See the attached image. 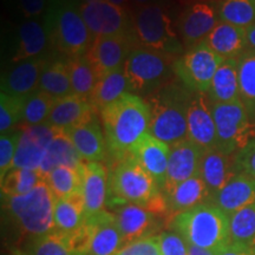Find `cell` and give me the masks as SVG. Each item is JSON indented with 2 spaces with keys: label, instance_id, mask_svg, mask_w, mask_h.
Instances as JSON below:
<instances>
[{
  "label": "cell",
  "instance_id": "cell-1",
  "mask_svg": "<svg viewBox=\"0 0 255 255\" xmlns=\"http://www.w3.org/2000/svg\"><path fill=\"white\" fill-rule=\"evenodd\" d=\"M108 155L115 162L130 155L138 139L149 132L151 114L141 96L127 92L101 111Z\"/></svg>",
  "mask_w": 255,
  "mask_h": 255
},
{
  "label": "cell",
  "instance_id": "cell-2",
  "mask_svg": "<svg viewBox=\"0 0 255 255\" xmlns=\"http://www.w3.org/2000/svg\"><path fill=\"white\" fill-rule=\"evenodd\" d=\"M195 91L182 82H169L149 96L151 121L149 132L168 145L187 139L188 110Z\"/></svg>",
  "mask_w": 255,
  "mask_h": 255
},
{
  "label": "cell",
  "instance_id": "cell-3",
  "mask_svg": "<svg viewBox=\"0 0 255 255\" xmlns=\"http://www.w3.org/2000/svg\"><path fill=\"white\" fill-rule=\"evenodd\" d=\"M190 246L219 252L231 244L229 215L212 202H206L174 216L168 223Z\"/></svg>",
  "mask_w": 255,
  "mask_h": 255
},
{
  "label": "cell",
  "instance_id": "cell-4",
  "mask_svg": "<svg viewBox=\"0 0 255 255\" xmlns=\"http://www.w3.org/2000/svg\"><path fill=\"white\" fill-rule=\"evenodd\" d=\"M79 4L81 0L47 5L44 19L50 44L68 59L87 55L95 39L82 17Z\"/></svg>",
  "mask_w": 255,
  "mask_h": 255
},
{
  "label": "cell",
  "instance_id": "cell-5",
  "mask_svg": "<svg viewBox=\"0 0 255 255\" xmlns=\"http://www.w3.org/2000/svg\"><path fill=\"white\" fill-rule=\"evenodd\" d=\"M131 34L136 47H143L176 56L183 51V43L175 31L165 6L159 2L133 8Z\"/></svg>",
  "mask_w": 255,
  "mask_h": 255
},
{
  "label": "cell",
  "instance_id": "cell-6",
  "mask_svg": "<svg viewBox=\"0 0 255 255\" xmlns=\"http://www.w3.org/2000/svg\"><path fill=\"white\" fill-rule=\"evenodd\" d=\"M56 197L45 181L30 193L20 196H2L4 207L21 229L30 237L38 238L56 231Z\"/></svg>",
  "mask_w": 255,
  "mask_h": 255
},
{
  "label": "cell",
  "instance_id": "cell-7",
  "mask_svg": "<svg viewBox=\"0 0 255 255\" xmlns=\"http://www.w3.org/2000/svg\"><path fill=\"white\" fill-rule=\"evenodd\" d=\"M159 189L157 183L144 168L131 155L115 162L109 174V195L108 206L133 203L144 207Z\"/></svg>",
  "mask_w": 255,
  "mask_h": 255
},
{
  "label": "cell",
  "instance_id": "cell-8",
  "mask_svg": "<svg viewBox=\"0 0 255 255\" xmlns=\"http://www.w3.org/2000/svg\"><path fill=\"white\" fill-rule=\"evenodd\" d=\"M177 58L167 53L136 47L129 53L123 69L130 92L149 97L168 84Z\"/></svg>",
  "mask_w": 255,
  "mask_h": 255
},
{
  "label": "cell",
  "instance_id": "cell-9",
  "mask_svg": "<svg viewBox=\"0 0 255 255\" xmlns=\"http://www.w3.org/2000/svg\"><path fill=\"white\" fill-rule=\"evenodd\" d=\"M220 151L235 156L255 138V126L242 102L212 104Z\"/></svg>",
  "mask_w": 255,
  "mask_h": 255
},
{
  "label": "cell",
  "instance_id": "cell-10",
  "mask_svg": "<svg viewBox=\"0 0 255 255\" xmlns=\"http://www.w3.org/2000/svg\"><path fill=\"white\" fill-rule=\"evenodd\" d=\"M223 62L225 59L203 40L175 60L174 73L188 89L207 94Z\"/></svg>",
  "mask_w": 255,
  "mask_h": 255
},
{
  "label": "cell",
  "instance_id": "cell-11",
  "mask_svg": "<svg viewBox=\"0 0 255 255\" xmlns=\"http://www.w3.org/2000/svg\"><path fill=\"white\" fill-rule=\"evenodd\" d=\"M79 11L92 36H124L131 33V13L108 0L82 2Z\"/></svg>",
  "mask_w": 255,
  "mask_h": 255
},
{
  "label": "cell",
  "instance_id": "cell-12",
  "mask_svg": "<svg viewBox=\"0 0 255 255\" xmlns=\"http://www.w3.org/2000/svg\"><path fill=\"white\" fill-rule=\"evenodd\" d=\"M133 49H136V45L131 33L96 37L85 56L101 78L114 70L123 68L128 56Z\"/></svg>",
  "mask_w": 255,
  "mask_h": 255
},
{
  "label": "cell",
  "instance_id": "cell-13",
  "mask_svg": "<svg viewBox=\"0 0 255 255\" xmlns=\"http://www.w3.org/2000/svg\"><path fill=\"white\" fill-rule=\"evenodd\" d=\"M113 209L124 246L141 239L157 237L156 233L161 231L162 222L158 216L143 206L126 203L114 207Z\"/></svg>",
  "mask_w": 255,
  "mask_h": 255
},
{
  "label": "cell",
  "instance_id": "cell-14",
  "mask_svg": "<svg viewBox=\"0 0 255 255\" xmlns=\"http://www.w3.org/2000/svg\"><path fill=\"white\" fill-rule=\"evenodd\" d=\"M58 130L49 124L26 127L21 130L20 139L14 157L13 168L37 169L40 168L51 142Z\"/></svg>",
  "mask_w": 255,
  "mask_h": 255
},
{
  "label": "cell",
  "instance_id": "cell-15",
  "mask_svg": "<svg viewBox=\"0 0 255 255\" xmlns=\"http://www.w3.org/2000/svg\"><path fill=\"white\" fill-rule=\"evenodd\" d=\"M188 139L203 151L216 149L218 135L212 103L205 94L195 92L188 110Z\"/></svg>",
  "mask_w": 255,
  "mask_h": 255
},
{
  "label": "cell",
  "instance_id": "cell-16",
  "mask_svg": "<svg viewBox=\"0 0 255 255\" xmlns=\"http://www.w3.org/2000/svg\"><path fill=\"white\" fill-rule=\"evenodd\" d=\"M130 155L154 177L159 189L163 191L170 157V145L156 138L150 132H146L132 146Z\"/></svg>",
  "mask_w": 255,
  "mask_h": 255
},
{
  "label": "cell",
  "instance_id": "cell-17",
  "mask_svg": "<svg viewBox=\"0 0 255 255\" xmlns=\"http://www.w3.org/2000/svg\"><path fill=\"white\" fill-rule=\"evenodd\" d=\"M203 150L189 139L170 146L167 178L163 193H169L177 184L200 175V162Z\"/></svg>",
  "mask_w": 255,
  "mask_h": 255
},
{
  "label": "cell",
  "instance_id": "cell-18",
  "mask_svg": "<svg viewBox=\"0 0 255 255\" xmlns=\"http://www.w3.org/2000/svg\"><path fill=\"white\" fill-rule=\"evenodd\" d=\"M85 221L90 228V239L84 255H116L124 247L114 213L104 210Z\"/></svg>",
  "mask_w": 255,
  "mask_h": 255
},
{
  "label": "cell",
  "instance_id": "cell-19",
  "mask_svg": "<svg viewBox=\"0 0 255 255\" xmlns=\"http://www.w3.org/2000/svg\"><path fill=\"white\" fill-rule=\"evenodd\" d=\"M218 25V14L207 2H195L184 9L178 19V32L184 45L190 47L206 40Z\"/></svg>",
  "mask_w": 255,
  "mask_h": 255
},
{
  "label": "cell",
  "instance_id": "cell-20",
  "mask_svg": "<svg viewBox=\"0 0 255 255\" xmlns=\"http://www.w3.org/2000/svg\"><path fill=\"white\" fill-rule=\"evenodd\" d=\"M82 195L85 219L104 212L109 195V176L107 168L101 162H85L83 165Z\"/></svg>",
  "mask_w": 255,
  "mask_h": 255
},
{
  "label": "cell",
  "instance_id": "cell-21",
  "mask_svg": "<svg viewBox=\"0 0 255 255\" xmlns=\"http://www.w3.org/2000/svg\"><path fill=\"white\" fill-rule=\"evenodd\" d=\"M85 162H102L108 156V146L97 114L91 119L64 131Z\"/></svg>",
  "mask_w": 255,
  "mask_h": 255
},
{
  "label": "cell",
  "instance_id": "cell-22",
  "mask_svg": "<svg viewBox=\"0 0 255 255\" xmlns=\"http://www.w3.org/2000/svg\"><path fill=\"white\" fill-rule=\"evenodd\" d=\"M43 56L15 64L1 78V94L25 98L36 91L44 68L47 64Z\"/></svg>",
  "mask_w": 255,
  "mask_h": 255
},
{
  "label": "cell",
  "instance_id": "cell-23",
  "mask_svg": "<svg viewBox=\"0 0 255 255\" xmlns=\"http://www.w3.org/2000/svg\"><path fill=\"white\" fill-rule=\"evenodd\" d=\"M97 113L98 110L89 98L72 94L56 100L46 124L57 130L66 131L91 119Z\"/></svg>",
  "mask_w": 255,
  "mask_h": 255
},
{
  "label": "cell",
  "instance_id": "cell-24",
  "mask_svg": "<svg viewBox=\"0 0 255 255\" xmlns=\"http://www.w3.org/2000/svg\"><path fill=\"white\" fill-rule=\"evenodd\" d=\"M237 174L235 156L225 154L219 149H209L202 152L200 162V176L208 188L210 200Z\"/></svg>",
  "mask_w": 255,
  "mask_h": 255
},
{
  "label": "cell",
  "instance_id": "cell-25",
  "mask_svg": "<svg viewBox=\"0 0 255 255\" xmlns=\"http://www.w3.org/2000/svg\"><path fill=\"white\" fill-rule=\"evenodd\" d=\"M227 215L255 203V178L245 174H237L210 200Z\"/></svg>",
  "mask_w": 255,
  "mask_h": 255
},
{
  "label": "cell",
  "instance_id": "cell-26",
  "mask_svg": "<svg viewBox=\"0 0 255 255\" xmlns=\"http://www.w3.org/2000/svg\"><path fill=\"white\" fill-rule=\"evenodd\" d=\"M205 41L223 59L239 58L248 50L246 28L225 21H219Z\"/></svg>",
  "mask_w": 255,
  "mask_h": 255
},
{
  "label": "cell",
  "instance_id": "cell-27",
  "mask_svg": "<svg viewBox=\"0 0 255 255\" xmlns=\"http://www.w3.org/2000/svg\"><path fill=\"white\" fill-rule=\"evenodd\" d=\"M164 195L168 201L170 220L180 213L210 202L209 190L200 175L177 184L169 193H164Z\"/></svg>",
  "mask_w": 255,
  "mask_h": 255
},
{
  "label": "cell",
  "instance_id": "cell-28",
  "mask_svg": "<svg viewBox=\"0 0 255 255\" xmlns=\"http://www.w3.org/2000/svg\"><path fill=\"white\" fill-rule=\"evenodd\" d=\"M207 97L212 104L241 102L238 58L225 59L220 65L207 92Z\"/></svg>",
  "mask_w": 255,
  "mask_h": 255
},
{
  "label": "cell",
  "instance_id": "cell-29",
  "mask_svg": "<svg viewBox=\"0 0 255 255\" xmlns=\"http://www.w3.org/2000/svg\"><path fill=\"white\" fill-rule=\"evenodd\" d=\"M50 44L45 25L37 20H27L19 28V43L13 62L38 58L45 52Z\"/></svg>",
  "mask_w": 255,
  "mask_h": 255
},
{
  "label": "cell",
  "instance_id": "cell-30",
  "mask_svg": "<svg viewBox=\"0 0 255 255\" xmlns=\"http://www.w3.org/2000/svg\"><path fill=\"white\" fill-rule=\"evenodd\" d=\"M85 223L84 199L81 193L72 194L64 199H57L55 206L56 232L71 235L79 231Z\"/></svg>",
  "mask_w": 255,
  "mask_h": 255
},
{
  "label": "cell",
  "instance_id": "cell-31",
  "mask_svg": "<svg viewBox=\"0 0 255 255\" xmlns=\"http://www.w3.org/2000/svg\"><path fill=\"white\" fill-rule=\"evenodd\" d=\"M84 162L85 161H83L78 151L76 150L75 145L70 141L68 135L62 130H58L53 141L51 142L49 149H47L39 170L45 177L50 171L58 167H62V165L81 168L84 164Z\"/></svg>",
  "mask_w": 255,
  "mask_h": 255
},
{
  "label": "cell",
  "instance_id": "cell-32",
  "mask_svg": "<svg viewBox=\"0 0 255 255\" xmlns=\"http://www.w3.org/2000/svg\"><path fill=\"white\" fill-rule=\"evenodd\" d=\"M127 91L130 92L129 83L124 73V69L120 68L98 79L89 100L96 109L101 111L107 105L119 100L121 96L127 94Z\"/></svg>",
  "mask_w": 255,
  "mask_h": 255
},
{
  "label": "cell",
  "instance_id": "cell-33",
  "mask_svg": "<svg viewBox=\"0 0 255 255\" xmlns=\"http://www.w3.org/2000/svg\"><path fill=\"white\" fill-rule=\"evenodd\" d=\"M38 89L55 100L72 95L73 91L66 60H49L41 72Z\"/></svg>",
  "mask_w": 255,
  "mask_h": 255
},
{
  "label": "cell",
  "instance_id": "cell-34",
  "mask_svg": "<svg viewBox=\"0 0 255 255\" xmlns=\"http://www.w3.org/2000/svg\"><path fill=\"white\" fill-rule=\"evenodd\" d=\"M240 98L255 126V52L248 49L238 58Z\"/></svg>",
  "mask_w": 255,
  "mask_h": 255
},
{
  "label": "cell",
  "instance_id": "cell-35",
  "mask_svg": "<svg viewBox=\"0 0 255 255\" xmlns=\"http://www.w3.org/2000/svg\"><path fill=\"white\" fill-rule=\"evenodd\" d=\"M83 165L81 168L62 165V167L53 169L46 175L45 182L56 199H64V197H68L72 194L81 193L83 183Z\"/></svg>",
  "mask_w": 255,
  "mask_h": 255
},
{
  "label": "cell",
  "instance_id": "cell-36",
  "mask_svg": "<svg viewBox=\"0 0 255 255\" xmlns=\"http://www.w3.org/2000/svg\"><path fill=\"white\" fill-rule=\"evenodd\" d=\"M66 63H68L73 94L81 97L90 98L100 79L90 60L87 56H81L66 59Z\"/></svg>",
  "mask_w": 255,
  "mask_h": 255
},
{
  "label": "cell",
  "instance_id": "cell-37",
  "mask_svg": "<svg viewBox=\"0 0 255 255\" xmlns=\"http://www.w3.org/2000/svg\"><path fill=\"white\" fill-rule=\"evenodd\" d=\"M45 181L39 169L13 168L1 180V195L6 197L20 196L30 193L38 184Z\"/></svg>",
  "mask_w": 255,
  "mask_h": 255
},
{
  "label": "cell",
  "instance_id": "cell-38",
  "mask_svg": "<svg viewBox=\"0 0 255 255\" xmlns=\"http://www.w3.org/2000/svg\"><path fill=\"white\" fill-rule=\"evenodd\" d=\"M231 242L255 247V203L229 215Z\"/></svg>",
  "mask_w": 255,
  "mask_h": 255
},
{
  "label": "cell",
  "instance_id": "cell-39",
  "mask_svg": "<svg viewBox=\"0 0 255 255\" xmlns=\"http://www.w3.org/2000/svg\"><path fill=\"white\" fill-rule=\"evenodd\" d=\"M56 100L50 95L37 89L24 100V111L21 124L24 128L46 123Z\"/></svg>",
  "mask_w": 255,
  "mask_h": 255
},
{
  "label": "cell",
  "instance_id": "cell-40",
  "mask_svg": "<svg viewBox=\"0 0 255 255\" xmlns=\"http://www.w3.org/2000/svg\"><path fill=\"white\" fill-rule=\"evenodd\" d=\"M219 18L235 26L250 27L255 23V0H222Z\"/></svg>",
  "mask_w": 255,
  "mask_h": 255
},
{
  "label": "cell",
  "instance_id": "cell-41",
  "mask_svg": "<svg viewBox=\"0 0 255 255\" xmlns=\"http://www.w3.org/2000/svg\"><path fill=\"white\" fill-rule=\"evenodd\" d=\"M28 255H77L70 246L66 235L58 232H52L43 237L33 238Z\"/></svg>",
  "mask_w": 255,
  "mask_h": 255
},
{
  "label": "cell",
  "instance_id": "cell-42",
  "mask_svg": "<svg viewBox=\"0 0 255 255\" xmlns=\"http://www.w3.org/2000/svg\"><path fill=\"white\" fill-rule=\"evenodd\" d=\"M25 98L0 95V132L1 135L11 131L12 128L21 123Z\"/></svg>",
  "mask_w": 255,
  "mask_h": 255
},
{
  "label": "cell",
  "instance_id": "cell-43",
  "mask_svg": "<svg viewBox=\"0 0 255 255\" xmlns=\"http://www.w3.org/2000/svg\"><path fill=\"white\" fill-rule=\"evenodd\" d=\"M21 131H8L0 138V178H4L13 169L14 157ZM0 180V181H1Z\"/></svg>",
  "mask_w": 255,
  "mask_h": 255
},
{
  "label": "cell",
  "instance_id": "cell-44",
  "mask_svg": "<svg viewBox=\"0 0 255 255\" xmlns=\"http://www.w3.org/2000/svg\"><path fill=\"white\" fill-rule=\"evenodd\" d=\"M162 255H188L189 245L176 232H161L157 234Z\"/></svg>",
  "mask_w": 255,
  "mask_h": 255
},
{
  "label": "cell",
  "instance_id": "cell-45",
  "mask_svg": "<svg viewBox=\"0 0 255 255\" xmlns=\"http://www.w3.org/2000/svg\"><path fill=\"white\" fill-rule=\"evenodd\" d=\"M116 255H162L157 237L145 238L124 246Z\"/></svg>",
  "mask_w": 255,
  "mask_h": 255
},
{
  "label": "cell",
  "instance_id": "cell-46",
  "mask_svg": "<svg viewBox=\"0 0 255 255\" xmlns=\"http://www.w3.org/2000/svg\"><path fill=\"white\" fill-rule=\"evenodd\" d=\"M235 168L238 174L255 178V138L235 155Z\"/></svg>",
  "mask_w": 255,
  "mask_h": 255
},
{
  "label": "cell",
  "instance_id": "cell-47",
  "mask_svg": "<svg viewBox=\"0 0 255 255\" xmlns=\"http://www.w3.org/2000/svg\"><path fill=\"white\" fill-rule=\"evenodd\" d=\"M20 8L26 18H37L44 13L49 0H19Z\"/></svg>",
  "mask_w": 255,
  "mask_h": 255
},
{
  "label": "cell",
  "instance_id": "cell-48",
  "mask_svg": "<svg viewBox=\"0 0 255 255\" xmlns=\"http://www.w3.org/2000/svg\"><path fill=\"white\" fill-rule=\"evenodd\" d=\"M216 255H255V247L229 244L222 250L216 252Z\"/></svg>",
  "mask_w": 255,
  "mask_h": 255
},
{
  "label": "cell",
  "instance_id": "cell-49",
  "mask_svg": "<svg viewBox=\"0 0 255 255\" xmlns=\"http://www.w3.org/2000/svg\"><path fill=\"white\" fill-rule=\"evenodd\" d=\"M248 49L253 50L255 52V23L252 24L250 27L246 28Z\"/></svg>",
  "mask_w": 255,
  "mask_h": 255
},
{
  "label": "cell",
  "instance_id": "cell-50",
  "mask_svg": "<svg viewBox=\"0 0 255 255\" xmlns=\"http://www.w3.org/2000/svg\"><path fill=\"white\" fill-rule=\"evenodd\" d=\"M188 255H216V252L203 250V248L190 246L189 245V248H188Z\"/></svg>",
  "mask_w": 255,
  "mask_h": 255
},
{
  "label": "cell",
  "instance_id": "cell-51",
  "mask_svg": "<svg viewBox=\"0 0 255 255\" xmlns=\"http://www.w3.org/2000/svg\"><path fill=\"white\" fill-rule=\"evenodd\" d=\"M130 5H131V8H137L142 7V6L154 4V2H158V0H129Z\"/></svg>",
  "mask_w": 255,
  "mask_h": 255
},
{
  "label": "cell",
  "instance_id": "cell-52",
  "mask_svg": "<svg viewBox=\"0 0 255 255\" xmlns=\"http://www.w3.org/2000/svg\"><path fill=\"white\" fill-rule=\"evenodd\" d=\"M108 1L111 2V4L119 6V7H121V8L127 9V11H130V9H132L129 0H108Z\"/></svg>",
  "mask_w": 255,
  "mask_h": 255
},
{
  "label": "cell",
  "instance_id": "cell-53",
  "mask_svg": "<svg viewBox=\"0 0 255 255\" xmlns=\"http://www.w3.org/2000/svg\"><path fill=\"white\" fill-rule=\"evenodd\" d=\"M66 1H71V0H49V5L50 4H62V2H66Z\"/></svg>",
  "mask_w": 255,
  "mask_h": 255
},
{
  "label": "cell",
  "instance_id": "cell-54",
  "mask_svg": "<svg viewBox=\"0 0 255 255\" xmlns=\"http://www.w3.org/2000/svg\"><path fill=\"white\" fill-rule=\"evenodd\" d=\"M13 255H28V254H25V253H23V252H20V251H15L14 253H13Z\"/></svg>",
  "mask_w": 255,
  "mask_h": 255
},
{
  "label": "cell",
  "instance_id": "cell-55",
  "mask_svg": "<svg viewBox=\"0 0 255 255\" xmlns=\"http://www.w3.org/2000/svg\"><path fill=\"white\" fill-rule=\"evenodd\" d=\"M82 2H95V1H101V0H81Z\"/></svg>",
  "mask_w": 255,
  "mask_h": 255
}]
</instances>
